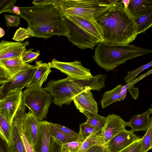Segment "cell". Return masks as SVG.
Here are the masks:
<instances>
[{
    "label": "cell",
    "mask_w": 152,
    "mask_h": 152,
    "mask_svg": "<svg viewBox=\"0 0 152 152\" xmlns=\"http://www.w3.org/2000/svg\"><path fill=\"white\" fill-rule=\"evenodd\" d=\"M95 20L102 30L103 42L107 44L126 45L138 34L135 20L122 0H111L108 7Z\"/></svg>",
    "instance_id": "1"
},
{
    "label": "cell",
    "mask_w": 152,
    "mask_h": 152,
    "mask_svg": "<svg viewBox=\"0 0 152 152\" xmlns=\"http://www.w3.org/2000/svg\"><path fill=\"white\" fill-rule=\"evenodd\" d=\"M20 17L27 21L34 37L46 39L53 35L67 37L69 29L53 5L20 7Z\"/></svg>",
    "instance_id": "2"
},
{
    "label": "cell",
    "mask_w": 152,
    "mask_h": 152,
    "mask_svg": "<svg viewBox=\"0 0 152 152\" xmlns=\"http://www.w3.org/2000/svg\"><path fill=\"white\" fill-rule=\"evenodd\" d=\"M152 53V49L132 44L126 45H109L99 43L95 49L93 58L100 67L107 71H113L129 60Z\"/></svg>",
    "instance_id": "3"
},
{
    "label": "cell",
    "mask_w": 152,
    "mask_h": 152,
    "mask_svg": "<svg viewBox=\"0 0 152 152\" xmlns=\"http://www.w3.org/2000/svg\"><path fill=\"white\" fill-rule=\"evenodd\" d=\"M96 86L95 76L76 80L67 77L57 80H50L44 88L52 96L54 103L61 107L64 104H70L74 96L86 89L90 88L91 90H95Z\"/></svg>",
    "instance_id": "4"
},
{
    "label": "cell",
    "mask_w": 152,
    "mask_h": 152,
    "mask_svg": "<svg viewBox=\"0 0 152 152\" xmlns=\"http://www.w3.org/2000/svg\"><path fill=\"white\" fill-rule=\"evenodd\" d=\"M111 2L109 0H58L53 5L62 15H75L94 21Z\"/></svg>",
    "instance_id": "5"
},
{
    "label": "cell",
    "mask_w": 152,
    "mask_h": 152,
    "mask_svg": "<svg viewBox=\"0 0 152 152\" xmlns=\"http://www.w3.org/2000/svg\"><path fill=\"white\" fill-rule=\"evenodd\" d=\"M50 94L42 87L27 88L22 93V100L39 121L47 114L51 102Z\"/></svg>",
    "instance_id": "6"
},
{
    "label": "cell",
    "mask_w": 152,
    "mask_h": 152,
    "mask_svg": "<svg viewBox=\"0 0 152 152\" xmlns=\"http://www.w3.org/2000/svg\"><path fill=\"white\" fill-rule=\"evenodd\" d=\"M68 28L69 41L78 48L93 49L100 41L95 37L69 18L62 15Z\"/></svg>",
    "instance_id": "7"
},
{
    "label": "cell",
    "mask_w": 152,
    "mask_h": 152,
    "mask_svg": "<svg viewBox=\"0 0 152 152\" xmlns=\"http://www.w3.org/2000/svg\"><path fill=\"white\" fill-rule=\"evenodd\" d=\"M37 67L30 65L28 67L13 75L0 87V99L9 92L16 89H22L28 85L32 79Z\"/></svg>",
    "instance_id": "8"
},
{
    "label": "cell",
    "mask_w": 152,
    "mask_h": 152,
    "mask_svg": "<svg viewBox=\"0 0 152 152\" xmlns=\"http://www.w3.org/2000/svg\"><path fill=\"white\" fill-rule=\"evenodd\" d=\"M81 63L77 61L70 62L60 61L55 58L51 62L52 67L58 69L72 80H82L92 77L90 69L84 67Z\"/></svg>",
    "instance_id": "9"
},
{
    "label": "cell",
    "mask_w": 152,
    "mask_h": 152,
    "mask_svg": "<svg viewBox=\"0 0 152 152\" xmlns=\"http://www.w3.org/2000/svg\"><path fill=\"white\" fill-rule=\"evenodd\" d=\"M22 90L11 91L0 99V114L11 123L22 101Z\"/></svg>",
    "instance_id": "10"
},
{
    "label": "cell",
    "mask_w": 152,
    "mask_h": 152,
    "mask_svg": "<svg viewBox=\"0 0 152 152\" xmlns=\"http://www.w3.org/2000/svg\"><path fill=\"white\" fill-rule=\"evenodd\" d=\"M90 88L76 95L73 98L76 108L87 118L98 114L97 102L94 98Z\"/></svg>",
    "instance_id": "11"
},
{
    "label": "cell",
    "mask_w": 152,
    "mask_h": 152,
    "mask_svg": "<svg viewBox=\"0 0 152 152\" xmlns=\"http://www.w3.org/2000/svg\"><path fill=\"white\" fill-rule=\"evenodd\" d=\"M30 65L23 62L22 54L17 57L0 60V84L6 82L13 75Z\"/></svg>",
    "instance_id": "12"
},
{
    "label": "cell",
    "mask_w": 152,
    "mask_h": 152,
    "mask_svg": "<svg viewBox=\"0 0 152 152\" xmlns=\"http://www.w3.org/2000/svg\"><path fill=\"white\" fill-rule=\"evenodd\" d=\"M140 138L126 130L119 132L104 144L109 152H119Z\"/></svg>",
    "instance_id": "13"
},
{
    "label": "cell",
    "mask_w": 152,
    "mask_h": 152,
    "mask_svg": "<svg viewBox=\"0 0 152 152\" xmlns=\"http://www.w3.org/2000/svg\"><path fill=\"white\" fill-rule=\"evenodd\" d=\"M106 117L105 125L102 132L104 144L119 132L126 130V127L130 126L129 122L125 121L117 115L110 114Z\"/></svg>",
    "instance_id": "14"
},
{
    "label": "cell",
    "mask_w": 152,
    "mask_h": 152,
    "mask_svg": "<svg viewBox=\"0 0 152 152\" xmlns=\"http://www.w3.org/2000/svg\"><path fill=\"white\" fill-rule=\"evenodd\" d=\"M29 42H14L2 40L0 43V60L18 57L26 51Z\"/></svg>",
    "instance_id": "15"
},
{
    "label": "cell",
    "mask_w": 152,
    "mask_h": 152,
    "mask_svg": "<svg viewBox=\"0 0 152 152\" xmlns=\"http://www.w3.org/2000/svg\"><path fill=\"white\" fill-rule=\"evenodd\" d=\"M39 122L30 110L25 114L22 124L23 131L27 141L33 148L37 139Z\"/></svg>",
    "instance_id": "16"
},
{
    "label": "cell",
    "mask_w": 152,
    "mask_h": 152,
    "mask_svg": "<svg viewBox=\"0 0 152 152\" xmlns=\"http://www.w3.org/2000/svg\"><path fill=\"white\" fill-rule=\"evenodd\" d=\"M49 123L47 121H39L37 139L33 148L34 152H49L51 135Z\"/></svg>",
    "instance_id": "17"
},
{
    "label": "cell",
    "mask_w": 152,
    "mask_h": 152,
    "mask_svg": "<svg viewBox=\"0 0 152 152\" xmlns=\"http://www.w3.org/2000/svg\"><path fill=\"white\" fill-rule=\"evenodd\" d=\"M23 122L22 120L18 118L12 119L10 146L11 152H26L22 136Z\"/></svg>",
    "instance_id": "18"
},
{
    "label": "cell",
    "mask_w": 152,
    "mask_h": 152,
    "mask_svg": "<svg viewBox=\"0 0 152 152\" xmlns=\"http://www.w3.org/2000/svg\"><path fill=\"white\" fill-rule=\"evenodd\" d=\"M37 68L32 79L26 86L28 88L34 87H41L46 81L49 74L51 72L52 67L50 62L43 63L42 61H36Z\"/></svg>",
    "instance_id": "19"
},
{
    "label": "cell",
    "mask_w": 152,
    "mask_h": 152,
    "mask_svg": "<svg viewBox=\"0 0 152 152\" xmlns=\"http://www.w3.org/2000/svg\"><path fill=\"white\" fill-rule=\"evenodd\" d=\"M66 16L80 26L96 38L100 42H103L102 31L95 20L90 21L75 15Z\"/></svg>",
    "instance_id": "20"
},
{
    "label": "cell",
    "mask_w": 152,
    "mask_h": 152,
    "mask_svg": "<svg viewBox=\"0 0 152 152\" xmlns=\"http://www.w3.org/2000/svg\"><path fill=\"white\" fill-rule=\"evenodd\" d=\"M152 7V0H130L127 8L135 20L144 15Z\"/></svg>",
    "instance_id": "21"
},
{
    "label": "cell",
    "mask_w": 152,
    "mask_h": 152,
    "mask_svg": "<svg viewBox=\"0 0 152 152\" xmlns=\"http://www.w3.org/2000/svg\"><path fill=\"white\" fill-rule=\"evenodd\" d=\"M152 112L149 109L141 114L134 115L129 122L131 131L134 133L147 130L150 124V116Z\"/></svg>",
    "instance_id": "22"
},
{
    "label": "cell",
    "mask_w": 152,
    "mask_h": 152,
    "mask_svg": "<svg viewBox=\"0 0 152 152\" xmlns=\"http://www.w3.org/2000/svg\"><path fill=\"white\" fill-rule=\"evenodd\" d=\"M49 131L51 136L55 138L62 144L69 142L84 140L81 137H77L69 134L55 126L53 123H49Z\"/></svg>",
    "instance_id": "23"
},
{
    "label": "cell",
    "mask_w": 152,
    "mask_h": 152,
    "mask_svg": "<svg viewBox=\"0 0 152 152\" xmlns=\"http://www.w3.org/2000/svg\"><path fill=\"white\" fill-rule=\"evenodd\" d=\"M123 85L119 84L112 90L105 92L100 102L102 108H104L113 103L121 101L120 91Z\"/></svg>",
    "instance_id": "24"
},
{
    "label": "cell",
    "mask_w": 152,
    "mask_h": 152,
    "mask_svg": "<svg viewBox=\"0 0 152 152\" xmlns=\"http://www.w3.org/2000/svg\"><path fill=\"white\" fill-rule=\"evenodd\" d=\"M101 144H104L102 133H92L83 142L78 152H84L93 145Z\"/></svg>",
    "instance_id": "25"
},
{
    "label": "cell",
    "mask_w": 152,
    "mask_h": 152,
    "mask_svg": "<svg viewBox=\"0 0 152 152\" xmlns=\"http://www.w3.org/2000/svg\"><path fill=\"white\" fill-rule=\"evenodd\" d=\"M12 131V123L0 114V136L10 146Z\"/></svg>",
    "instance_id": "26"
},
{
    "label": "cell",
    "mask_w": 152,
    "mask_h": 152,
    "mask_svg": "<svg viewBox=\"0 0 152 152\" xmlns=\"http://www.w3.org/2000/svg\"><path fill=\"white\" fill-rule=\"evenodd\" d=\"M138 27L137 34L144 33L152 27V7L144 15L135 20Z\"/></svg>",
    "instance_id": "27"
},
{
    "label": "cell",
    "mask_w": 152,
    "mask_h": 152,
    "mask_svg": "<svg viewBox=\"0 0 152 152\" xmlns=\"http://www.w3.org/2000/svg\"><path fill=\"white\" fill-rule=\"evenodd\" d=\"M102 130L99 128L83 123L80 125L78 134L84 140L93 133H102Z\"/></svg>",
    "instance_id": "28"
},
{
    "label": "cell",
    "mask_w": 152,
    "mask_h": 152,
    "mask_svg": "<svg viewBox=\"0 0 152 152\" xmlns=\"http://www.w3.org/2000/svg\"><path fill=\"white\" fill-rule=\"evenodd\" d=\"M141 145L142 149L145 152L152 150V123L151 122L145 134L142 138Z\"/></svg>",
    "instance_id": "29"
},
{
    "label": "cell",
    "mask_w": 152,
    "mask_h": 152,
    "mask_svg": "<svg viewBox=\"0 0 152 152\" xmlns=\"http://www.w3.org/2000/svg\"><path fill=\"white\" fill-rule=\"evenodd\" d=\"M34 36V33L30 28L20 27L16 30L12 39L18 42H21L26 39Z\"/></svg>",
    "instance_id": "30"
},
{
    "label": "cell",
    "mask_w": 152,
    "mask_h": 152,
    "mask_svg": "<svg viewBox=\"0 0 152 152\" xmlns=\"http://www.w3.org/2000/svg\"><path fill=\"white\" fill-rule=\"evenodd\" d=\"M152 66V61L143 65L137 68L128 72L127 75L124 78L126 84H128L135 79L137 76L144 70Z\"/></svg>",
    "instance_id": "31"
},
{
    "label": "cell",
    "mask_w": 152,
    "mask_h": 152,
    "mask_svg": "<svg viewBox=\"0 0 152 152\" xmlns=\"http://www.w3.org/2000/svg\"><path fill=\"white\" fill-rule=\"evenodd\" d=\"M106 117L102 116L98 114L88 118L86 124L97 127L103 130L106 122Z\"/></svg>",
    "instance_id": "32"
},
{
    "label": "cell",
    "mask_w": 152,
    "mask_h": 152,
    "mask_svg": "<svg viewBox=\"0 0 152 152\" xmlns=\"http://www.w3.org/2000/svg\"><path fill=\"white\" fill-rule=\"evenodd\" d=\"M83 141H72L62 144L61 152H78Z\"/></svg>",
    "instance_id": "33"
},
{
    "label": "cell",
    "mask_w": 152,
    "mask_h": 152,
    "mask_svg": "<svg viewBox=\"0 0 152 152\" xmlns=\"http://www.w3.org/2000/svg\"><path fill=\"white\" fill-rule=\"evenodd\" d=\"M33 48H31L28 50L23 52L22 54V61L24 63H27L32 62L40 55L39 51L33 52Z\"/></svg>",
    "instance_id": "34"
},
{
    "label": "cell",
    "mask_w": 152,
    "mask_h": 152,
    "mask_svg": "<svg viewBox=\"0 0 152 152\" xmlns=\"http://www.w3.org/2000/svg\"><path fill=\"white\" fill-rule=\"evenodd\" d=\"M5 20L7 26L10 27H17L20 25L21 18L17 15H10L4 14Z\"/></svg>",
    "instance_id": "35"
},
{
    "label": "cell",
    "mask_w": 152,
    "mask_h": 152,
    "mask_svg": "<svg viewBox=\"0 0 152 152\" xmlns=\"http://www.w3.org/2000/svg\"><path fill=\"white\" fill-rule=\"evenodd\" d=\"M142 138L128 146L119 152H145L142 149L141 145Z\"/></svg>",
    "instance_id": "36"
},
{
    "label": "cell",
    "mask_w": 152,
    "mask_h": 152,
    "mask_svg": "<svg viewBox=\"0 0 152 152\" xmlns=\"http://www.w3.org/2000/svg\"><path fill=\"white\" fill-rule=\"evenodd\" d=\"M16 1V0H0V14L7 12Z\"/></svg>",
    "instance_id": "37"
},
{
    "label": "cell",
    "mask_w": 152,
    "mask_h": 152,
    "mask_svg": "<svg viewBox=\"0 0 152 152\" xmlns=\"http://www.w3.org/2000/svg\"><path fill=\"white\" fill-rule=\"evenodd\" d=\"M62 144L56 139L51 137L49 152H61Z\"/></svg>",
    "instance_id": "38"
},
{
    "label": "cell",
    "mask_w": 152,
    "mask_h": 152,
    "mask_svg": "<svg viewBox=\"0 0 152 152\" xmlns=\"http://www.w3.org/2000/svg\"><path fill=\"white\" fill-rule=\"evenodd\" d=\"M84 152H109L104 144L93 145Z\"/></svg>",
    "instance_id": "39"
},
{
    "label": "cell",
    "mask_w": 152,
    "mask_h": 152,
    "mask_svg": "<svg viewBox=\"0 0 152 152\" xmlns=\"http://www.w3.org/2000/svg\"><path fill=\"white\" fill-rule=\"evenodd\" d=\"M53 124L55 126L62 131L69 134L77 137H81L78 134L66 127L58 124Z\"/></svg>",
    "instance_id": "40"
},
{
    "label": "cell",
    "mask_w": 152,
    "mask_h": 152,
    "mask_svg": "<svg viewBox=\"0 0 152 152\" xmlns=\"http://www.w3.org/2000/svg\"><path fill=\"white\" fill-rule=\"evenodd\" d=\"M58 0H34L32 3L34 5L46 6L53 5V4L58 1Z\"/></svg>",
    "instance_id": "41"
},
{
    "label": "cell",
    "mask_w": 152,
    "mask_h": 152,
    "mask_svg": "<svg viewBox=\"0 0 152 152\" xmlns=\"http://www.w3.org/2000/svg\"><path fill=\"white\" fill-rule=\"evenodd\" d=\"M0 152H11L10 145L1 137H0Z\"/></svg>",
    "instance_id": "42"
},
{
    "label": "cell",
    "mask_w": 152,
    "mask_h": 152,
    "mask_svg": "<svg viewBox=\"0 0 152 152\" xmlns=\"http://www.w3.org/2000/svg\"><path fill=\"white\" fill-rule=\"evenodd\" d=\"M127 90L130 92L134 99H136L139 96V90L137 88L134 87L133 85H131L127 87Z\"/></svg>",
    "instance_id": "43"
},
{
    "label": "cell",
    "mask_w": 152,
    "mask_h": 152,
    "mask_svg": "<svg viewBox=\"0 0 152 152\" xmlns=\"http://www.w3.org/2000/svg\"><path fill=\"white\" fill-rule=\"evenodd\" d=\"M22 136L26 152H34V149L27 141L23 131Z\"/></svg>",
    "instance_id": "44"
},
{
    "label": "cell",
    "mask_w": 152,
    "mask_h": 152,
    "mask_svg": "<svg viewBox=\"0 0 152 152\" xmlns=\"http://www.w3.org/2000/svg\"><path fill=\"white\" fill-rule=\"evenodd\" d=\"M7 12L12 13L16 15H18L20 17L21 13L20 10V7L13 5L10 8L9 10Z\"/></svg>",
    "instance_id": "45"
},
{
    "label": "cell",
    "mask_w": 152,
    "mask_h": 152,
    "mask_svg": "<svg viewBox=\"0 0 152 152\" xmlns=\"http://www.w3.org/2000/svg\"><path fill=\"white\" fill-rule=\"evenodd\" d=\"M127 86L126 84L123 86L120 91V98L121 100L124 101L127 94Z\"/></svg>",
    "instance_id": "46"
},
{
    "label": "cell",
    "mask_w": 152,
    "mask_h": 152,
    "mask_svg": "<svg viewBox=\"0 0 152 152\" xmlns=\"http://www.w3.org/2000/svg\"><path fill=\"white\" fill-rule=\"evenodd\" d=\"M130 0H122V1L124 4L125 7L127 9L129 5Z\"/></svg>",
    "instance_id": "47"
},
{
    "label": "cell",
    "mask_w": 152,
    "mask_h": 152,
    "mask_svg": "<svg viewBox=\"0 0 152 152\" xmlns=\"http://www.w3.org/2000/svg\"><path fill=\"white\" fill-rule=\"evenodd\" d=\"M5 32L3 29L1 28H0V37L1 38L3 37L5 34Z\"/></svg>",
    "instance_id": "48"
},
{
    "label": "cell",
    "mask_w": 152,
    "mask_h": 152,
    "mask_svg": "<svg viewBox=\"0 0 152 152\" xmlns=\"http://www.w3.org/2000/svg\"><path fill=\"white\" fill-rule=\"evenodd\" d=\"M149 109L152 112V104H151V108H149Z\"/></svg>",
    "instance_id": "49"
},
{
    "label": "cell",
    "mask_w": 152,
    "mask_h": 152,
    "mask_svg": "<svg viewBox=\"0 0 152 152\" xmlns=\"http://www.w3.org/2000/svg\"><path fill=\"white\" fill-rule=\"evenodd\" d=\"M151 122L152 123V116L151 117Z\"/></svg>",
    "instance_id": "50"
}]
</instances>
